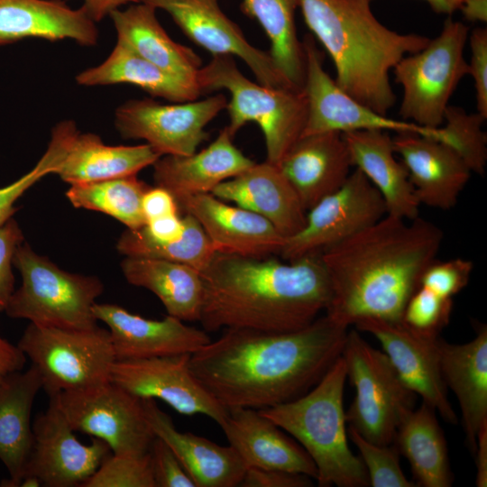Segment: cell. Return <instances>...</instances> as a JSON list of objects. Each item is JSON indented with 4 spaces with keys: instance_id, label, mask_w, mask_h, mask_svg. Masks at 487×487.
Returning a JSON list of instances; mask_svg holds the SVG:
<instances>
[{
    "instance_id": "cell-1",
    "label": "cell",
    "mask_w": 487,
    "mask_h": 487,
    "mask_svg": "<svg viewBox=\"0 0 487 487\" xmlns=\"http://www.w3.org/2000/svg\"><path fill=\"white\" fill-rule=\"evenodd\" d=\"M347 334L326 314L290 332L226 328L190 354L189 368L227 409L274 407L311 390L342 355Z\"/></svg>"
},
{
    "instance_id": "cell-2",
    "label": "cell",
    "mask_w": 487,
    "mask_h": 487,
    "mask_svg": "<svg viewBox=\"0 0 487 487\" xmlns=\"http://www.w3.org/2000/svg\"><path fill=\"white\" fill-rule=\"evenodd\" d=\"M443 232L419 216L385 215L320 253L331 297L326 315L349 327L363 317L401 321L405 306L436 260Z\"/></svg>"
},
{
    "instance_id": "cell-3",
    "label": "cell",
    "mask_w": 487,
    "mask_h": 487,
    "mask_svg": "<svg viewBox=\"0 0 487 487\" xmlns=\"http://www.w3.org/2000/svg\"><path fill=\"white\" fill-rule=\"evenodd\" d=\"M199 317L205 331L244 328L290 332L310 325L331 290L320 254L294 261L216 253L201 271Z\"/></svg>"
},
{
    "instance_id": "cell-4",
    "label": "cell",
    "mask_w": 487,
    "mask_h": 487,
    "mask_svg": "<svg viewBox=\"0 0 487 487\" xmlns=\"http://www.w3.org/2000/svg\"><path fill=\"white\" fill-rule=\"evenodd\" d=\"M299 7L335 65L336 85L387 115L396 102L390 71L403 57L424 48L429 38L387 28L367 0H299Z\"/></svg>"
},
{
    "instance_id": "cell-5",
    "label": "cell",
    "mask_w": 487,
    "mask_h": 487,
    "mask_svg": "<svg viewBox=\"0 0 487 487\" xmlns=\"http://www.w3.org/2000/svg\"><path fill=\"white\" fill-rule=\"evenodd\" d=\"M347 377L341 355L308 392L290 401L258 409L292 436L317 467L320 487H366L369 478L361 458L347 443L344 391Z\"/></svg>"
},
{
    "instance_id": "cell-6",
    "label": "cell",
    "mask_w": 487,
    "mask_h": 487,
    "mask_svg": "<svg viewBox=\"0 0 487 487\" xmlns=\"http://www.w3.org/2000/svg\"><path fill=\"white\" fill-rule=\"evenodd\" d=\"M202 93L225 89L230 94L225 127L234 138L247 123L261 128L266 148V161L278 165L289 148L300 138L308 119L304 90L273 88L248 79L237 68L233 56L216 55L197 76Z\"/></svg>"
},
{
    "instance_id": "cell-7",
    "label": "cell",
    "mask_w": 487,
    "mask_h": 487,
    "mask_svg": "<svg viewBox=\"0 0 487 487\" xmlns=\"http://www.w3.org/2000/svg\"><path fill=\"white\" fill-rule=\"evenodd\" d=\"M13 264L21 274L22 284L5 309L8 317L67 329L97 326L93 307L104 290L97 277L66 271L24 241L17 246Z\"/></svg>"
},
{
    "instance_id": "cell-8",
    "label": "cell",
    "mask_w": 487,
    "mask_h": 487,
    "mask_svg": "<svg viewBox=\"0 0 487 487\" xmlns=\"http://www.w3.org/2000/svg\"><path fill=\"white\" fill-rule=\"evenodd\" d=\"M469 28L448 17L440 33L393 68L402 88L400 115L426 128H440L449 100L459 82L469 75L464 48Z\"/></svg>"
},
{
    "instance_id": "cell-9",
    "label": "cell",
    "mask_w": 487,
    "mask_h": 487,
    "mask_svg": "<svg viewBox=\"0 0 487 487\" xmlns=\"http://www.w3.org/2000/svg\"><path fill=\"white\" fill-rule=\"evenodd\" d=\"M17 345L41 377L48 397L111 381L116 361L108 329H67L30 323Z\"/></svg>"
},
{
    "instance_id": "cell-10",
    "label": "cell",
    "mask_w": 487,
    "mask_h": 487,
    "mask_svg": "<svg viewBox=\"0 0 487 487\" xmlns=\"http://www.w3.org/2000/svg\"><path fill=\"white\" fill-rule=\"evenodd\" d=\"M342 356L356 391L345 412L346 421L368 441L392 444L402 418L414 409L416 394L386 354L369 345L358 330H348Z\"/></svg>"
},
{
    "instance_id": "cell-11",
    "label": "cell",
    "mask_w": 487,
    "mask_h": 487,
    "mask_svg": "<svg viewBox=\"0 0 487 487\" xmlns=\"http://www.w3.org/2000/svg\"><path fill=\"white\" fill-rule=\"evenodd\" d=\"M52 399L71 427L104 441L112 454L146 455L155 438L145 418L142 399L112 381Z\"/></svg>"
},
{
    "instance_id": "cell-12",
    "label": "cell",
    "mask_w": 487,
    "mask_h": 487,
    "mask_svg": "<svg viewBox=\"0 0 487 487\" xmlns=\"http://www.w3.org/2000/svg\"><path fill=\"white\" fill-rule=\"evenodd\" d=\"M226 105L221 93L174 104L131 99L115 110V124L123 138L144 140L161 156L189 155L208 138L206 126Z\"/></svg>"
},
{
    "instance_id": "cell-13",
    "label": "cell",
    "mask_w": 487,
    "mask_h": 487,
    "mask_svg": "<svg viewBox=\"0 0 487 487\" xmlns=\"http://www.w3.org/2000/svg\"><path fill=\"white\" fill-rule=\"evenodd\" d=\"M385 215L386 206L381 193L354 168L341 188L307 211L304 227L285 239L279 255L284 261H294L320 254Z\"/></svg>"
},
{
    "instance_id": "cell-14",
    "label": "cell",
    "mask_w": 487,
    "mask_h": 487,
    "mask_svg": "<svg viewBox=\"0 0 487 487\" xmlns=\"http://www.w3.org/2000/svg\"><path fill=\"white\" fill-rule=\"evenodd\" d=\"M303 47L306 77L303 90L308 101V119L303 135L322 132L347 133L359 130L415 133L451 145L442 128H426L411 122L395 120L375 112L343 91L323 67V57L311 34L305 35Z\"/></svg>"
},
{
    "instance_id": "cell-15",
    "label": "cell",
    "mask_w": 487,
    "mask_h": 487,
    "mask_svg": "<svg viewBox=\"0 0 487 487\" xmlns=\"http://www.w3.org/2000/svg\"><path fill=\"white\" fill-rule=\"evenodd\" d=\"M33 444L23 476H37L45 487H82L112 453L102 440L81 443L52 399L32 422Z\"/></svg>"
},
{
    "instance_id": "cell-16",
    "label": "cell",
    "mask_w": 487,
    "mask_h": 487,
    "mask_svg": "<svg viewBox=\"0 0 487 487\" xmlns=\"http://www.w3.org/2000/svg\"><path fill=\"white\" fill-rule=\"evenodd\" d=\"M190 354L115 361L111 381L140 399H158L179 414L205 415L221 426L228 409L198 381Z\"/></svg>"
},
{
    "instance_id": "cell-17",
    "label": "cell",
    "mask_w": 487,
    "mask_h": 487,
    "mask_svg": "<svg viewBox=\"0 0 487 487\" xmlns=\"http://www.w3.org/2000/svg\"><path fill=\"white\" fill-rule=\"evenodd\" d=\"M168 13L183 33L213 56H237L257 81L273 88H292L278 71L269 51L252 45L221 10L217 0H133ZM293 89V88H292Z\"/></svg>"
},
{
    "instance_id": "cell-18",
    "label": "cell",
    "mask_w": 487,
    "mask_h": 487,
    "mask_svg": "<svg viewBox=\"0 0 487 487\" xmlns=\"http://www.w3.org/2000/svg\"><path fill=\"white\" fill-rule=\"evenodd\" d=\"M358 331L372 335L381 344L405 385L422 398L442 418L453 425L458 418L447 398L438 352L439 336L418 333L401 321L363 317L354 324Z\"/></svg>"
},
{
    "instance_id": "cell-19",
    "label": "cell",
    "mask_w": 487,
    "mask_h": 487,
    "mask_svg": "<svg viewBox=\"0 0 487 487\" xmlns=\"http://www.w3.org/2000/svg\"><path fill=\"white\" fill-rule=\"evenodd\" d=\"M93 313L107 326L116 361L191 354L211 341L207 331L170 315L150 319L110 303H96Z\"/></svg>"
},
{
    "instance_id": "cell-20",
    "label": "cell",
    "mask_w": 487,
    "mask_h": 487,
    "mask_svg": "<svg viewBox=\"0 0 487 487\" xmlns=\"http://www.w3.org/2000/svg\"><path fill=\"white\" fill-rule=\"evenodd\" d=\"M392 144L419 204L453 208L472 175L458 152L447 142L415 133H397Z\"/></svg>"
},
{
    "instance_id": "cell-21",
    "label": "cell",
    "mask_w": 487,
    "mask_h": 487,
    "mask_svg": "<svg viewBox=\"0 0 487 487\" xmlns=\"http://www.w3.org/2000/svg\"><path fill=\"white\" fill-rule=\"evenodd\" d=\"M178 205L198 220L216 253L266 257L279 254L285 243L286 238L267 219L211 193L187 197Z\"/></svg>"
},
{
    "instance_id": "cell-22",
    "label": "cell",
    "mask_w": 487,
    "mask_h": 487,
    "mask_svg": "<svg viewBox=\"0 0 487 487\" xmlns=\"http://www.w3.org/2000/svg\"><path fill=\"white\" fill-rule=\"evenodd\" d=\"M211 194L264 217L285 238L306 224L307 210L298 193L280 167L267 161L218 184Z\"/></svg>"
},
{
    "instance_id": "cell-23",
    "label": "cell",
    "mask_w": 487,
    "mask_h": 487,
    "mask_svg": "<svg viewBox=\"0 0 487 487\" xmlns=\"http://www.w3.org/2000/svg\"><path fill=\"white\" fill-rule=\"evenodd\" d=\"M278 166L307 211L341 188L354 167L343 133L334 131L300 136Z\"/></svg>"
},
{
    "instance_id": "cell-24",
    "label": "cell",
    "mask_w": 487,
    "mask_h": 487,
    "mask_svg": "<svg viewBox=\"0 0 487 487\" xmlns=\"http://www.w3.org/2000/svg\"><path fill=\"white\" fill-rule=\"evenodd\" d=\"M220 427L246 469L281 470L317 478V467L305 449L258 409H229Z\"/></svg>"
},
{
    "instance_id": "cell-25",
    "label": "cell",
    "mask_w": 487,
    "mask_h": 487,
    "mask_svg": "<svg viewBox=\"0 0 487 487\" xmlns=\"http://www.w3.org/2000/svg\"><path fill=\"white\" fill-rule=\"evenodd\" d=\"M226 127L205 149L189 155H163L153 163L156 186L167 189L177 203L198 194L211 193L220 183L255 162L234 144Z\"/></svg>"
},
{
    "instance_id": "cell-26",
    "label": "cell",
    "mask_w": 487,
    "mask_h": 487,
    "mask_svg": "<svg viewBox=\"0 0 487 487\" xmlns=\"http://www.w3.org/2000/svg\"><path fill=\"white\" fill-rule=\"evenodd\" d=\"M142 401L153 434L170 446L196 487L240 486L246 466L231 446H220L193 433L181 432L155 400Z\"/></svg>"
},
{
    "instance_id": "cell-27",
    "label": "cell",
    "mask_w": 487,
    "mask_h": 487,
    "mask_svg": "<svg viewBox=\"0 0 487 487\" xmlns=\"http://www.w3.org/2000/svg\"><path fill=\"white\" fill-rule=\"evenodd\" d=\"M26 38L70 39L90 47L98 30L83 6L72 9L63 0H0V46Z\"/></svg>"
},
{
    "instance_id": "cell-28",
    "label": "cell",
    "mask_w": 487,
    "mask_h": 487,
    "mask_svg": "<svg viewBox=\"0 0 487 487\" xmlns=\"http://www.w3.org/2000/svg\"><path fill=\"white\" fill-rule=\"evenodd\" d=\"M443 381L456 396L468 449L473 455L480 427L487 422V327L482 325L468 343L450 344L439 337Z\"/></svg>"
},
{
    "instance_id": "cell-29",
    "label": "cell",
    "mask_w": 487,
    "mask_h": 487,
    "mask_svg": "<svg viewBox=\"0 0 487 487\" xmlns=\"http://www.w3.org/2000/svg\"><path fill=\"white\" fill-rule=\"evenodd\" d=\"M353 166L381 193L387 215L413 220L420 204L409 173L396 158L392 137L382 130H359L343 133Z\"/></svg>"
},
{
    "instance_id": "cell-30",
    "label": "cell",
    "mask_w": 487,
    "mask_h": 487,
    "mask_svg": "<svg viewBox=\"0 0 487 487\" xmlns=\"http://www.w3.org/2000/svg\"><path fill=\"white\" fill-rule=\"evenodd\" d=\"M41 390V380L33 365L0 381V460L9 473L0 486L20 485L33 444L32 409Z\"/></svg>"
},
{
    "instance_id": "cell-31",
    "label": "cell",
    "mask_w": 487,
    "mask_h": 487,
    "mask_svg": "<svg viewBox=\"0 0 487 487\" xmlns=\"http://www.w3.org/2000/svg\"><path fill=\"white\" fill-rule=\"evenodd\" d=\"M156 10L152 5L135 3L124 10L111 12L117 41L161 69L197 82L201 58L168 35L157 19Z\"/></svg>"
},
{
    "instance_id": "cell-32",
    "label": "cell",
    "mask_w": 487,
    "mask_h": 487,
    "mask_svg": "<svg viewBox=\"0 0 487 487\" xmlns=\"http://www.w3.org/2000/svg\"><path fill=\"white\" fill-rule=\"evenodd\" d=\"M161 157L148 143L107 145L92 133L75 135L55 170L72 185L136 175Z\"/></svg>"
},
{
    "instance_id": "cell-33",
    "label": "cell",
    "mask_w": 487,
    "mask_h": 487,
    "mask_svg": "<svg viewBox=\"0 0 487 487\" xmlns=\"http://www.w3.org/2000/svg\"><path fill=\"white\" fill-rule=\"evenodd\" d=\"M122 272L128 283L152 292L168 315L198 321L204 295L201 272L187 264L147 257L125 258Z\"/></svg>"
},
{
    "instance_id": "cell-34",
    "label": "cell",
    "mask_w": 487,
    "mask_h": 487,
    "mask_svg": "<svg viewBox=\"0 0 487 487\" xmlns=\"http://www.w3.org/2000/svg\"><path fill=\"white\" fill-rule=\"evenodd\" d=\"M76 81L88 87L130 84L173 103L193 101L203 94L197 82L161 69L118 41L102 63L78 73Z\"/></svg>"
},
{
    "instance_id": "cell-35",
    "label": "cell",
    "mask_w": 487,
    "mask_h": 487,
    "mask_svg": "<svg viewBox=\"0 0 487 487\" xmlns=\"http://www.w3.org/2000/svg\"><path fill=\"white\" fill-rule=\"evenodd\" d=\"M393 442L411 468L414 482L422 487H449L453 483L448 449L436 410L427 403L407 412Z\"/></svg>"
},
{
    "instance_id": "cell-36",
    "label": "cell",
    "mask_w": 487,
    "mask_h": 487,
    "mask_svg": "<svg viewBox=\"0 0 487 487\" xmlns=\"http://www.w3.org/2000/svg\"><path fill=\"white\" fill-rule=\"evenodd\" d=\"M299 0H243L241 9L255 19L271 42L270 55L282 78L290 87L303 90L306 59L299 41L295 12Z\"/></svg>"
},
{
    "instance_id": "cell-37",
    "label": "cell",
    "mask_w": 487,
    "mask_h": 487,
    "mask_svg": "<svg viewBox=\"0 0 487 487\" xmlns=\"http://www.w3.org/2000/svg\"><path fill=\"white\" fill-rule=\"evenodd\" d=\"M150 187L136 175H132L72 184L66 191V197L77 208L104 213L124 224L127 229H137L146 224L142 200Z\"/></svg>"
},
{
    "instance_id": "cell-38",
    "label": "cell",
    "mask_w": 487,
    "mask_h": 487,
    "mask_svg": "<svg viewBox=\"0 0 487 487\" xmlns=\"http://www.w3.org/2000/svg\"><path fill=\"white\" fill-rule=\"evenodd\" d=\"M183 220L181 237L167 243L152 240L143 226L126 229L117 241V251L124 256L163 259L187 264L201 272L208 266L216 251L193 216L185 213Z\"/></svg>"
},
{
    "instance_id": "cell-39",
    "label": "cell",
    "mask_w": 487,
    "mask_h": 487,
    "mask_svg": "<svg viewBox=\"0 0 487 487\" xmlns=\"http://www.w3.org/2000/svg\"><path fill=\"white\" fill-rule=\"evenodd\" d=\"M78 132L73 121L60 122L52 129L48 148L36 165L13 183L0 188V225L13 217L17 211L14 204L26 190L44 176L55 172Z\"/></svg>"
},
{
    "instance_id": "cell-40",
    "label": "cell",
    "mask_w": 487,
    "mask_h": 487,
    "mask_svg": "<svg viewBox=\"0 0 487 487\" xmlns=\"http://www.w3.org/2000/svg\"><path fill=\"white\" fill-rule=\"evenodd\" d=\"M485 120L477 112L468 113L449 105L441 125L472 173L478 175L484 174L487 163V134L482 130Z\"/></svg>"
},
{
    "instance_id": "cell-41",
    "label": "cell",
    "mask_w": 487,
    "mask_h": 487,
    "mask_svg": "<svg viewBox=\"0 0 487 487\" xmlns=\"http://www.w3.org/2000/svg\"><path fill=\"white\" fill-rule=\"evenodd\" d=\"M347 434L359 451L372 487H415L403 473L400 465V453L391 445H377L362 436L354 427H348Z\"/></svg>"
},
{
    "instance_id": "cell-42",
    "label": "cell",
    "mask_w": 487,
    "mask_h": 487,
    "mask_svg": "<svg viewBox=\"0 0 487 487\" xmlns=\"http://www.w3.org/2000/svg\"><path fill=\"white\" fill-rule=\"evenodd\" d=\"M82 487H155L149 452L141 456L111 453Z\"/></svg>"
},
{
    "instance_id": "cell-43",
    "label": "cell",
    "mask_w": 487,
    "mask_h": 487,
    "mask_svg": "<svg viewBox=\"0 0 487 487\" xmlns=\"http://www.w3.org/2000/svg\"><path fill=\"white\" fill-rule=\"evenodd\" d=\"M452 308V299L419 286L408 300L401 322L418 333L437 337L448 325Z\"/></svg>"
},
{
    "instance_id": "cell-44",
    "label": "cell",
    "mask_w": 487,
    "mask_h": 487,
    "mask_svg": "<svg viewBox=\"0 0 487 487\" xmlns=\"http://www.w3.org/2000/svg\"><path fill=\"white\" fill-rule=\"evenodd\" d=\"M473 269V263L463 258L435 260L423 272L420 286L443 298L452 299L467 286Z\"/></svg>"
},
{
    "instance_id": "cell-45",
    "label": "cell",
    "mask_w": 487,
    "mask_h": 487,
    "mask_svg": "<svg viewBox=\"0 0 487 487\" xmlns=\"http://www.w3.org/2000/svg\"><path fill=\"white\" fill-rule=\"evenodd\" d=\"M149 455L155 487H196L175 454L162 439L155 436Z\"/></svg>"
},
{
    "instance_id": "cell-46",
    "label": "cell",
    "mask_w": 487,
    "mask_h": 487,
    "mask_svg": "<svg viewBox=\"0 0 487 487\" xmlns=\"http://www.w3.org/2000/svg\"><path fill=\"white\" fill-rule=\"evenodd\" d=\"M23 241L22 229L14 217L0 225V311H5L14 291L13 259Z\"/></svg>"
},
{
    "instance_id": "cell-47",
    "label": "cell",
    "mask_w": 487,
    "mask_h": 487,
    "mask_svg": "<svg viewBox=\"0 0 487 487\" xmlns=\"http://www.w3.org/2000/svg\"><path fill=\"white\" fill-rule=\"evenodd\" d=\"M471 59L469 75L473 78L477 113L487 119V29L478 27L469 33Z\"/></svg>"
},
{
    "instance_id": "cell-48",
    "label": "cell",
    "mask_w": 487,
    "mask_h": 487,
    "mask_svg": "<svg viewBox=\"0 0 487 487\" xmlns=\"http://www.w3.org/2000/svg\"><path fill=\"white\" fill-rule=\"evenodd\" d=\"M311 477L281 470L247 468L240 486L244 487H308Z\"/></svg>"
},
{
    "instance_id": "cell-49",
    "label": "cell",
    "mask_w": 487,
    "mask_h": 487,
    "mask_svg": "<svg viewBox=\"0 0 487 487\" xmlns=\"http://www.w3.org/2000/svg\"><path fill=\"white\" fill-rule=\"evenodd\" d=\"M142 213L146 222L157 217L179 214V207L175 198L167 189L150 187L142 200Z\"/></svg>"
},
{
    "instance_id": "cell-50",
    "label": "cell",
    "mask_w": 487,
    "mask_h": 487,
    "mask_svg": "<svg viewBox=\"0 0 487 487\" xmlns=\"http://www.w3.org/2000/svg\"><path fill=\"white\" fill-rule=\"evenodd\" d=\"M143 228L146 234L156 242H172L181 237L184 231V220L179 214H172L149 220Z\"/></svg>"
},
{
    "instance_id": "cell-51",
    "label": "cell",
    "mask_w": 487,
    "mask_h": 487,
    "mask_svg": "<svg viewBox=\"0 0 487 487\" xmlns=\"http://www.w3.org/2000/svg\"><path fill=\"white\" fill-rule=\"evenodd\" d=\"M27 357L16 345H13L0 335V381L14 372L22 371Z\"/></svg>"
},
{
    "instance_id": "cell-52",
    "label": "cell",
    "mask_w": 487,
    "mask_h": 487,
    "mask_svg": "<svg viewBox=\"0 0 487 487\" xmlns=\"http://www.w3.org/2000/svg\"><path fill=\"white\" fill-rule=\"evenodd\" d=\"M475 456V485L477 487L487 486V422L482 424L477 435Z\"/></svg>"
},
{
    "instance_id": "cell-53",
    "label": "cell",
    "mask_w": 487,
    "mask_h": 487,
    "mask_svg": "<svg viewBox=\"0 0 487 487\" xmlns=\"http://www.w3.org/2000/svg\"><path fill=\"white\" fill-rule=\"evenodd\" d=\"M68 1V0H63ZM82 6L95 22H100L106 16L109 15L114 10L119 9L120 6L133 2V0H82Z\"/></svg>"
},
{
    "instance_id": "cell-54",
    "label": "cell",
    "mask_w": 487,
    "mask_h": 487,
    "mask_svg": "<svg viewBox=\"0 0 487 487\" xmlns=\"http://www.w3.org/2000/svg\"><path fill=\"white\" fill-rule=\"evenodd\" d=\"M459 10L470 22H487V0H462Z\"/></svg>"
},
{
    "instance_id": "cell-55",
    "label": "cell",
    "mask_w": 487,
    "mask_h": 487,
    "mask_svg": "<svg viewBox=\"0 0 487 487\" xmlns=\"http://www.w3.org/2000/svg\"><path fill=\"white\" fill-rule=\"evenodd\" d=\"M370 1L371 0H367ZM428 4L431 9L443 14H452L458 11L462 3V0H423Z\"/></svg>"
},
{
    "instance_id": "cell-56",
    "label": "cell",
    "mask_w": 487,
    "mask_h": 487,
    "mask_svg": "<svg viewBox=\"0 0 487 487\" xmlns=\"http://www.w3.org/2000/svg\"><path fill=\"white\" fill-rule=\"evenodd\" d=\"M42 483L41 480L33 474L24 475L20 482L19 487H41Z\"/></svg>"
}]
</instances>
